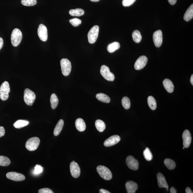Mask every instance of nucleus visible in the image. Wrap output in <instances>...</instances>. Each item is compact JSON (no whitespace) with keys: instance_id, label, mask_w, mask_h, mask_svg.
<instances>
[{"instance_id":"f257e3e1","label":"nucleus","mask_w":193,"mask_h":193,"mask_svg":"<svg viewBox=\"0 0 193 193\" xmlns=\"http://www.w3.org/2000/svg\"><path fill=\"white\" fill-rule=\"evenodd\" d=\"M97 170L100 176L104 180H110L112 179V173L107 167L99 165L97 167Z\"/></svg>"},{"instance_id":"f03ea898","label":"nucleus","mask_w":193,"mask_h":193,"mask_svg":"<svg viewBox=\"0 0 193 193\" xmlns=\"http://www.w3.org/2000/svg\"><path fill=\"white\" fill-rule=\"evenodd\" d=\"M22 38V34L21 31L18 28H15L11 33V44L14 47H17L19 45Z\"/></svg>"},{"instance_id":"7ed1b4c3","label":"nucleus","mask_w":193,"mask_h":193,"mask_svg":"<svg viewBox=\"0 0 193 193\" xmlns=\"http://www.w3.org/2000/svg\"><path fill=\"white\" fill-rule=\"evenodd\" d=\"M36 96L33 91L28 88H26L24 91V100L27 105L31 106L35 101Z\"/></svg>"},{"instance_id":"20e7f679","label":"nucleus","mask_w":193,"mask_h":193,"mask_svg":"<svg viewBox=\"0 0 193 193\" xmlns=\"http://www.w3.org/2000/svg\"><path fill=\"white\" fill-rule=\"evenodd\" d=\"M40 142V139L38 137H31L27 140L26 143V148L29 151H35L38 148Z\"/></svg>"},{"instance_id":"39448f33","label":"nucleus","mask_w":193,"mask_h":193,"mask_svg":"<svg viewBox=\"0 0 193 193\" xmlns=\"http://www.w3.org/2000/svg\"><path fill=\"white\" fill-rule=\"evenodd\" d=\"M10 92L9 83L7 81H4L0 87V98L3 101H6L8 98Z\"/></svg>"},{"instance_id":"423d86ee","label":"nucleus","mask_w":193,"mask_h":193,"mask_svg":"<svg viewBox=\"0 0 193 193\" xmlns=\"http://www.w3.org/2000/svg\"><path fill=\"white\" fill-rule=\"evenodd\" d=\"M61 70L63 74L65 76L69 75L71 71V63L67 59L63 58L61 61Z\"/></svg>"},{"instance_id":"0eeeda50","label":"nucleus","mask_w":193,"mask_h":193,"mask_svg":"<svg viewBox=\"0 0 193 193\" xmlns=\"http://www.w3.org/2000/svg\"><path fill=\"white\" fill-rule=\"evenodd\" d=\"M99 32V27L98 25L94 26L90 30L88 34V41L90 43H94L97 41Z\"/></svg>"},{"instance_id":"6e6552de","label":"nucleus","mask_w":193,"mask_h":193,"mask_svg":"<svg viewBox=\"0 0 193 193\" xmlns=\"http://www.w3.org/2000/svg\"><path fill=\"white\" fill-rule=\"evenodd\" d=\"M100 73L104 78L107 81H113L115 78L114 74L110 71L109 68L106 65L102 66Z\"/></svg>"},{"instance_id":"1a4fd4ad","label":"nucleus","mask_w":193,"mask_h":193,"mask_svg":"<svg viewBox=\"0 0 193 193\" xmlns=\"http://www.w3.org/2000/svg\"><path fill=\"white\" fill-rule=\"evenodd\" d=\"M126 163L128 168L134 171H136L138 170V162L132 156H129L127 157Z\"/></svg>"},{"instance_id":"9d476101","label":"nucleus","mask_w":193,"mask_h":193,"mask_svg":"<svg viewBox=\"0 0 193 193\" xmlns=\"http://www.w3.org/2000/svg\"><path fill=\"white\" fill-rule=\"evenodd\" d=\"M70 170L71 175L74 178H77L79 176L81 173L80 167L75 161H73L70 164Z\"/></svg>"},{"instance_id":"9b49d317","label":"nucleus","mask_w":193,"mask_h":193,"mask_svg":"<svg viewBox=\"0 0 193 193\" xmlns=\"http://www.w3.org/2000/svg\"><path fill=\"white\" fill-rule=\"evenodd\" d=\"M153 39L154 45L156 47L161 46L163 41L162 33L161 30H158L154 33Z\"/></svg>"},{"instance_id":"f8f14e48","label":"nucleus","mask_w":193,"mask_h":193,"mask_svg":"<svg viewBox=\"0 0 193 193\" xmlns=\"http://www.w3.org/2000/svg\"><path fill=\"white\" fill-rule=\"evenodd\" d=\"M148 61V59L145 56L142 55L139 57L134 64L135 69L140 70L142 69L145 66Z\"/></svg>"},{"instance_id":"ddd939ff","label":"nucleus","mask_w":193,"mask_h":193,"mask_svg":"<svg viewBox=\"0 0 193 193\" xmlns=\"http://www.w3.org/2000/svg\"><path fill=\"white\" fill-rule=\"evenodd\" d=\"M6 177L9 179L15 181H23L25 179V177L23 174L14 172L7 173Z\"/></svg>"},{"instance_id":"4468645a","label":"nucleus","mask_w":193,"mask_h":193,"mask_svg":"<svg viewBox=\"0 0 193 193\" xmlns=\"http://www.w3.org/2000/svg\"><path fill=\"white\" fill-rule=\"evenodd\" d=\"M38 34L40 39L43 41H47L48 38L47 29L45 25L40 24L38 29Z\"/></svg>"},{"instance_id":"2eb2a0df","label":"nucleus","mask_w":193,"mask_h":193,"mask_svg":"<svg viewBox=\"0 0 193 193\" xmlns=\"http://www.w3.org/2000/svg\"><path fill=\"white\" fill-rule=\"evenodd\" d=\"M121 138L119 136L117 135L111 136L105 140L104 145L107 147H111L118 143L120 141Z\"/></svg>"},{"instance_id":"dca6fc26","label":"nucleus","mask_w":193,"mask_h":193,"mask_svg":"<svg viewBox=\"0 0 193 193\" xmlns=\"http://www.w3.org/2000/svg\"><path fill=\"white\" fill-rule=\"evenodd\" d=\"M183 140V145L185 148L189 147L191 144L192 137L191 133L188 130H185L183 133L182 136Z\"/></svg>"},{"instance_id":"f3484780","label":"nucleus","mask_w":193,"mask_h":193,"mask_svg":"<svg viewBox=\"0 0 193 193\" xmlns=\"http://www.w3.org/2000/svg\"><path fill=\"white\" fill-rule=\"evenodd\" d=\"M158 184L160 188H165L167 191L168 190V186L164 176L161 173H158L157 174Z\"/></svg>"},{"instance_id":"a211bd4d","label":"nucleus","mask_w":193,"mask_h":193,"mask_svg":"<svg viewBox=\"0 0 193 193\" xmlns=\"http://www.w3.org/2000/svg\"><path fill=\"white\" fill-rule=\"evenodd\" d=\"M125 187L128 193H135L138 189L137 183L132 181H127L126 183Z\"/></svg>"},{"instance_id":"6ab92c4d","label":"nucleus","mask_w":193,"mask_h":193,"mask_svg":"<svg viewBox=\"0 0 193 193\" xmlns=\"http://www.w3.org/2000/svg\"><path fill=\"white\" fill-rule=\"evenodd\" d=\"M164 88L168 92L172 93L174 90V85L172 81L168 79H166L163 81Z\"/></svg>"},{"instance_id":"aec40b11","label":"nucleus","mask_w":193,"mask_h":193,"mask_svg":"<svg viewBox=\"0 0 193 193\" xmlns=\"http://www.w3.org/2000/svg\"><path fill=\"white\" fill-rule=\"evenodd\" d=\"M75 126L77 129L80 132L84 131L85 130V124L82 119L81 118L77 119L75 121Z\"/></svg>"},{"instance_id":"412c9836","label":"nucleus","mask_w":193,"mask_h":193,"mask_svg":"<svg viewBox=\"0 0 193 193\" xmlns=\"http://www.w3.org/2000/svg\"><path fill=\"white\" fill-rule=\"evenodd\" d=\"M64 126V121L63 120H60L56 125L54 130V135L55 136H58L61 133Z\"/></svg>"},{"instance_id":"4be33fe9","label":"nucleus","mask_w":193,"mask_h":193,"mask_svg":"<svg viewBox=\"0 0 193 193\" xmlns=\"http://www.w3.org/2000/svg\"><path fill=\"white\" fill-rule=\"evenodd\" d=\"M193 17V4H191L186 11L184 18L186 21H189Z\"/></svg>"},{"instance_id":"5701e85b","label":"nucleus","mask_w":193,"mask_h":193,"mask_svg":"<svg viewBox=\"0 0 193 193\" xmlns=\"http://www.w3.org/2000/svg\"><path fill=\"white\" fill-rule=\"evenodd\" d=\"M119 43L117 41L114 42L109 44L107 46V49L109 52L112 53L120 48Z\"/></svg>"},{"instance_id":"b1692460","label":"nucleus","mask_w":193,"mask_h":193,"mask_svg":"<svg viewBox=\"0 0 193 193\" xmlns=\"http://www.w3.org/2000/svg\"><path fill=\"white\" fill-rule=\"evenodd\" d=\"M96 97L97 100L101 102L109 103L110 101V98L108 95L106 94L103 93H99L97 94L96 95Z\"/></svg>"},{"instance_id":"393cba45","label":"nucleus","mask_w":193,"mask_h":193,"mask_svg":"<svg viewBox=\"0 0 193 193\" xmlns=\"http://www.w3.org/2000/svg\"><path fill=\"white\" fill-rule=\"evenodd\" d=\"M29 124V122L27 120H18L14 123L13 126L15 128L19 129L26 126Z\"/></svg>"},{"instance_id":"a878e982","label":"nucleus","mask_w":193,"mask_h":193,"mask_svg":"<svg viewBox=\"0 0 193 193\" xmlns=\"http://www.w3.org/2000/svg\"><path fill=\"white\" fill-rule=\"evenodd\" d=\"M51 106L53 109H55L58 105L59 100L57 96L55 93L51 94L50 98Z\"/></svg>"},{"instance_id":"bb28decb","label":"nucleus","mask_w":193,"mask_h":193,"mask_svg":"<svg viewBox=\"0 0 193 193\" xmlns=\"http://www.w3.org/2000/svg\"><path fill=\"white\" fill-rule=\"evenodd\" d=\"M70 15L72 16L79 17L84 15V10L80 8H77L74 9L70 10L69 11Z\"/></svg>"},{"instance_id":"cd10ccee","label":"nucleus","mask_w":193,"mask_h":193,"mask_svg":"<svg viewBox=\"0 0 193 193\" xmlns=\"http://www.w3.org/2000/svg\"><path fill=\"white\" fill-rule=\"evenodd\" d=\"M95 126L97 130L100 132H102L106 128L105 123L104 121L100 120H97L95 121Z\"/></svg>"},{"instance_id":"c85d7f7f","label":"nucleus","mask_w":193,"mask_h":193,"mask_svg":"<svg viewBox=\"0 0 193 193\" xmlns=\"http://www.w3.org/2000/svg\"><path fill=\"white\" fill-rule=\"evenodd\" d=\"M164 164L169 170H172L175 168L176 163L172 160L166 158L164 160Z\"/></svg>"},{"instance_id":"c756f323","label":"nucleus","mask_w":193,"mask_h":193,"mask_svg":"<svg viewBox=\"0 0 193 193\" xmlns=\"http://www.w3.org/2000/svg\"><path fill=\"white\" fill-rule=\"evenodd\" d=\"M149 106L152 110H154L157 107L156 102L154 97L152 96H150L147 100Z\"/></svg>"},{"instance_id":"7c9ffc66","label":"nucleus","mask_w":193,"mask_h":193,"mask_svg":"<svg viewBox=\"0 0 193 193\" xmlns=\"http://www.w3.org/2000/svg\"><path fill=\"white\" fill-rule=\"evenodd\" d=\"M132 37L133 40L136 43H140L142 38L141 33L138 30H135L133 32Z\"/></svg>"},{"instance_id":"2f4dec72","label":"nucleus","mask_w":193,"mask_h":193,"mask_svg":"<svg viewBox=\"0 0 193 193\" xmlns=\"http://www.w3.org/2000/svg\"><path fill=\"white\" fill-rule=\"evenodd\" d=\"M11 162V161L8 157L4 156H0V166H7L9 165Z\"/></svg>"},{"instance_id":"473e14b6","label":"nucleus","mask_w":193,"mask_h":193,"mask_svg":"<svg viewBox=\"0 0 193 193\" xmlns=\"http://www.w3.org/2000/svg\"><path fill=\"white\" fill-rule=\"evenodd\" d=\"M122 104L123 107L126 110H128L131 106V102L129 98L127 97H123L122 100Z\"/></svg>"},{"instance_id":"72a5a7b5","label":"nucleus","mask_w":193,"mask_h":193,"mask_svg":"<svg viewBox=\"0 0 193 193\" xmlns=\"http://www.w3.org/2000/svg\"><path fill=\"white\" fill-rule=\"evenodd\" d=\"M144 157L147 161H150L152 159L153 156L149 148H146L143 152Z\"/></svg>"},{"instance_id":"f704fd0d","label":"nucleus","mask_w":193,"mask_h":193,"mask_svg":"<svg viewBox=\"0 0 193 193\" xmlns=\"http://www.w3.org/2000/svg\"><path fill=\"white\" fill-rule=\"evenodd\" d=\"M37 0H21V3L23 5L26 6H32L37 4Z\"/></svg>"},{"instance_id":"c9c22d12","label":"nucleus","mask_w":193,"mask_h":193,"mask_svg":"<svg viewBox=\"0 0 193 193\" xmlns=\"http://www.w3.org/2000/svg\"><path fill=\"white\" fill-rule=\"evenodd\" d=\"M69 22L71 23L73 26L76 27L78 26L81 24V19L77 18H74L69 20Z\"/></svg>"},{"instance_id":"e433bc0d","label":"nucleus","mask_w":193,"mask_h":193,"mask_svg":"<svg viewBox=\"0 0 193 193\" xmlns=\"http://www.w3.org/2000/svg\"><path fill=\"white\" fill-rule=\"evenodd\" d=\"M43 168L41 166L37 164L34 168V174H38L42 172Z\"/></svg>"},{"instance_id":"4c0bfd02","label":"nucleus","mask_w":193,"mask_h":193,"mask_svg":"<svg viewBox=\"0 0 193 193\" xmlns=\"http://www.w3.org/2000/svg\"><path fill=\"white\" fill-rule=\"evenodd\" d=\"M136 0H123L122 5L124 7L130 6L134 3Z\"/></svg>"},{"instance_id":"58836bf2","label":"nucleus","mask_w":193,"mask_h":193,"mask_svg":"<svg viewBox=\"0 0 193 193\" xmlns=\"http://www.w3.org/2000/svg\"><path fill=\"white\" fill-rule=\"evenodd\" d=\"M39 193H53L52 190L48 188L41 189L38 191Z\"/></svg>"},{"instance_id":"ea45409f","label":"nucleus","mask_w":193,"mask_h":193,"mask_svg":"<svg viewBox=\"0 0 193 193\" xmlns=\"http://www.w3.org/2000/svg\"><path fill=\"white\" fill-rule=\"evenodd\" d=\"M5 130L4 127L0 126V137L3 136L5 135Z\"/></svg>"},{"instance_id":"a19ab883","label":"nucleus","mask_w":193,"mask_h":193,"mask_svg":"<svg viewBox=\"0 0 193 193\" xmlns=\"http://www.w3.org/2000/svg\"><path fill=\"white\" fill-rule=\"evenodd\" d=\"M99 192L100 193H110L109 191L107 190L104 189H101L100 190Z\"/></svg>"},{"instance_id":"79ce46f5","label":"nucleus","mask_w":193,"mask_h":193,"mask_svg":"<svg viewBox=\"0 0 193 193\" xmlns=\"http://www.w3.org/2000/svg\"><path fill=\"white\" fill-rule=\"evenodd\" d=\"M170 192L171 193H176L177 190L174 187H172L170 190Z\"/></svg>"},{"instance_id":"37998d69","label":"nucleus","mask_w":193,"mask_h":193,"mask_svg":"<svg viewBox=\"0 0 193 193\" xmlns=\"http://www.w3.org/2000/svg\"><path fill=\"white\" fill-rule=\"evenodd\" d=\"M3 45V40L1 37H0V49L2 48Z\"/></svg>"},{"instance_id":"c03bdc74","label":"nucleus","mask_w":193,"mask_h":193,"mask_svg":"<svg viewBox=\"0 0 193 193\" xmlns=\"http://www.w3.org/2000/svg\"><path fill=\"white\" fill-rule=\"evenodd\" d=\"M186 193H193V192L190 187H187L186 188Z\"/></svg>"},{"instance_id":"a18cd8bd","label":"nucleus","mask_w":193,"mask_h":193,"mask_svg":"<svg viewBox=\"0 0 193 193\" xmlns=\"http://www.w3.org/2000/svg\"><path fill=\"white\" fill-rule=\"evenodd\" d=\"M168 1L170 4L173 5L175 4L177 0H168Z\"/></svg>"},{"instance_id":"49530a36","label":"nucleus","mask_w":193,"mask_h":193,"mask_svg":"<svg viewBox=\"0 0 193 193\" xmlns=\"http://www.w3.org/2000/svg\"><path fill=\"white\" fill-rule=\"evenodd\" d=\"M190 81H191V83L192 85H193V75H192L191 79H190Z\"/></svg>"},{"instance_id":"de8ad7c7","label":"nucleus","mask_w":193,"mask_h":193,"mask_svg":"<svg viewBox=\"0 0 193 193\" xmlns=\"http://www.w3.org/2000/svg\"><path fill=\"white\" fill-rule=\"evenodd\" d=\"M90 1H92V2H97V1H99L100 0H90Z\"/></svg>"},{"instance_id":"09e8293b","label":"nucleus","mask_w":193,"mask_h":193,"mask_svg":"<svg viewBox=\"0 0 193 193\" xmlns=\"http://www.w3.org/2000/svg\"><path fill=\"white\" fill-rule=\"evenodd\" d=\"M184 148H185V147H184V146L183 147V149H184Z\"/></svg>"}]
</instances>
